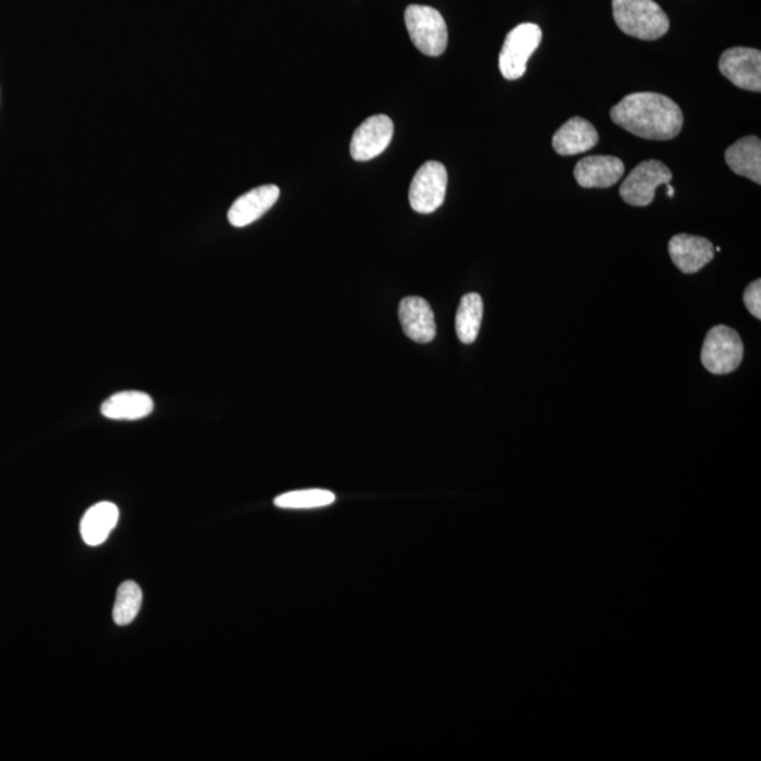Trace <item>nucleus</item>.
<instances>
[{
  "mask_svg": "<svg viewBox=\"0 0 761 761\" xmlns=\"http://www.w3.org/2000/svg\"><path fill=\"white\" fill-rule=\"evenodd\" d=\"M728 166L740 177L761 184V142L759 137L740 138L724 153Z\"/></svg>",
  "mask_w": 761,
  "mask_h": 761,
  "instance_id": "obj_17",
  "label": "nucleus"
},
{
  "mask_svg": "<svg viewBox=\"0 0 761 761\" xmlns=\"http://www.w3.org/2000/svg\"><path fill=\"white\" fill-rule=\"evenodd\" d=\"M611 119L637 137L666 142L681 133L684 115L670 97L655 92H637L612 107Z\"/></svg>",
  "mask_w": 761,
  "mask_h": 761,
  "instance_id": "obj_1",
  "label": "nucleus"
},
{
  "mask_svg": "<svg viewBox=\"0 0 761 761\" xmlns=\"http://www.w3.org/2000/svg\"><path fill=\"white\" fill-rule=\"evenodd\" d=\"M336 496L326 490H303L282 493L274 500L275 507L282 509H312L332 505Z\"/></svg>",
  "mask_w": 761,
  "mask_h": 761,
  "instance_id": "obj_20",
  "label": "nucleus"
},
{
  "mask_svg": "<svg viewBox=\"0 0 761 761\" xmlns=\"http://www.w3.org/2000/svg\"><path fill=\"white\" fill-rule=\"evenodd\" d=\"M154 410L150 395L140 390H123L107 398L101 406V413L112 420H140Z\"/></svg>",
  "mask_w": 761,
  "mask_h": 761,
  "instance_id": "obj_15",
  "label": "nucleus"
},
{
  "mask_svg": "<svg viewBox=\"0 0 761 761\" xmlns=\"http://www.w3.org/2000/svg\"><path fill=\"white\" fill-rule=\"evenodd\" d=\"M406 29L415 48L429 56L445 53L449 43L447 24L439 10L421 4H410L405 12Z\"/></svg>",
  "mask_w": 761,
  "mask_h": 761,
  "instance_id": "obj_3",
  "label": "nucleus"
},
{
  "mask_svg": "<svg viewBox=\"0 0 761 761\" xmlns=\"http://www.w3.org/2000/svg\"><path fill=\"white\" fill-rule=\"evenodd\" d=\"M671 260L684 274H696L713 260L711 241L699 236L677 234L668 243Z\"/></svg>",
  "mask_w": 761,
  "mask_h": 761,
  "instance_id": "obj_11",
  "label": "nucleus"
},
{
  "mask_svg": "<svg viewBox=\"0 0 761 761\" xmlns=\"http://www.w3.org/2000/svg\"><path fill=\"white\" fill-rule=\"evenodd\" d=\"M281 190L277 185H262L241 195L229 209L228 219L234 228H246L259 220L274 207Z\"/></svg>",
  "mask_w": 761,
  "mask_h": 761,
  "instance_id": "obj_10",
  "label": "nucleus"
},
{
  "mask_svg": "<svg viewBox=\"0 0 761 761\" xmlns=\"http://www.w3.org/2000/svg\"><path fill=\"white\" fill-rule=\"evenodd\" d=\"M394 137V123L388 116L368 117L354 132L350 154L358 163L369 161L387 150Z\"/></svg>",
  "mask_w": 761,
  "mask_h": 761,
  "instance_id": "obj_8",
  "label": "nucleus"
},
{
  "mask_svg": "<svg viewBox=\"0 0 761 761\" xmlns=\"http://www.w3.org/2000/svg\"><path fill=\"white\" fill-rule=\"evenodd\" d=\"M667 194L668 198L675 197V188H673L670 184H667Z\"/></svg>",
  "mask_w": 761,
  "mask_h": 761,
  "instance_id": "obj_22",
  "label": "nucleus"
},
{
  "mask_svg": "<svg viewBox=\"0 0 761 761\" xmlns=\"http://www.w3.org/2000/svg\"><path fill=\"white\" fill-rule=\"evenodd\" d=\"M598 132L593 123L583 117H571L553 136V148L560 156H577L587 153L598 144Z\"/></svg>",
  "mask_w": 761,
  "mask_h": 761,
  "instance_id": "obj_14",
  "label": "nucleus"
},
{
  "mask_svg": "<svg viewBox=\"0 0 761 761\" xmlns=\"http://www.w3.org/2000/svg\"><path fill=\"white\" fill-rule=\"evenodd\" d=\"M482 313H484V303L482 298L476 292L467 294L461 298L459 311L456 315V331L460 342L465 344H472L477 341L478 332H480Z\"/></svg>",
  "mask_w": 761,
  "mask_h": 761,
  "instance_id": "obj_18",
  "label": "nucleus"
},
{
  "mask_svg": "<svg viewBox=\"0 0 761 761\" xmlns=\"http://www.w3.org/2000/svg\"><path fill=\"white\" fill-rule=\"evenodd\" d=\"M743 302L755 319H761V281L755 280L744 290Z\"/></svg>",
  "mask_w": 761,
  "mask_h": 761,
  "instance_id": "obj_21",
  "label": "nucleus"
},
{
  "mask_svg": "<svg viewBox=\"0 0 761 761\" xmlns=\"http://www.w3.org/2000/svg\"><path fill=\"white\" fill-rule=\"evenodd\" d=\"M673 174L665 164L650 159L640 163L621 185L619 195L632 207H647L655 200L656 189L670 184Z\"/></svg>",
  "mask_w": 761,
  "mask_h": 761,
  "instance_id": "obj_7",
  "label": "nucleus"
},
{
  "mask_svg": "<svg viewBox=\"0 0 761 761\" xmlns=\"http://www.w3.org/2000/svg\"><path fill=\"white\" fill-rule=\"evenodd\" d=\"M743 342L732 327L719 325L708 332L703 342L701 359L709 373L723 375L733 373L743 359Z\"/></svg>",
  "mask_w": 761,
  "mask_h": 761,
  "instance_id": "obj_5",
  "label": "nucleus"
},
{
  "mask_svg": "<svg viewBox=\"0 0 761 761\" xmlns=\"http://www.w3.org/2000/svg\"><path fill=\"white\" fill-rule=\"evenodd\" d=\"M542 29L534 23H522L508 33L500 54L503 79L517 81L527 72L529 60L542 43Z\"/></svg>",
  "mask_w": 761,
  "mask_h": 761,
  "instance_id": "obj_4",
  "label": "nucleus"
},
{
  "mask_svg": "<svg viewBox=\"0 0 761 761\" xmlns=\"http://www.w3.org/2000/svg\"><path fill=\"white\" fill-rule=\"evenodd\" d=\"M142 604V588L135 581H125L117 588L115 605H113V621L119 626L131 625L138 615Z\"/></svg>",
  "mask_w": 761,
  "mask_h": 761,
  "instance_id": "obj_19",
  "label": "nucleus"
},
{
  "mask_svg": "<svg viewBox=\"0 0 761 761\" xmlns=\"http://www.w3.org/2000/svg\"><path fill=\"white\" fill-rule=\"evenodd\" d=\"M449 175L441 163H425L415 174L409 189L410 207L418 213H434L445 202Z\"/></svg>",
  "mask_w": 761,
  "mask_h": 761,
  "instance_id": "obj_6",
  "label": "nucleus"
},
{
  "mask_svg": "<svg viewBox=\"0 0 761 761\" xmlns=\"http://www.w3.org/2000/svg\"><path fill=\"white\" fill-rule=\"evenodd\" d=\"M399 321L406 336L416 343L435 341L436 321L428 301L419 296H408L399 303Z\"/></svg>",
  "mask_w": 761,
  "mask_h": 761,
  "instance_id": "obj_12",
  "label": "nucleus"
},
{
  "mask_svg": "<svg viewBox=\"0 0 761 761\" xmlns=\"http://www.w3.org/2000/svg\"><path fill=\"white\" fill-rule=\"evenodd\" d=\"M719 71L740 90L761 91V53L755 49L734 48L724 51Z\"/></svg>",
  "mask_w": 761,
  "mask_h": 761,
  "instance_id": "obj_9",
  "label": "nucleus"
},
{
  "mask_svg": "<svg viewBox=\"0 0 761 761\" xmlns=\"http://www.w3.org/2000/svg\"><path fill=\"white\" fill-rule=\"evenodd\" d=\"M625 174L624 163L611 156H590L581 159L574 169L575 181L583 188H611Z\"/></svg>",
  "mask_w": 761,
  "mask_h": 761,
  "instance_id": "obj_13",
  "label": "nucleus"
},
{
  "mask_svg": "<svg viewBox=\"0 0 761 761\" xmlns=\"http://www.w3.org/2000/svg\"><path fill=\"white\" fill-rule=\"evenodd\" d=\"M612 9L616 24L630 38L658 40L670 29V20L655 0H612Z\"/></svg>",
  "mask_w": 761,
  "mask_h": 761,
  "instance_id": "obj_2",
  "label": "nucleus"
},
{
  "mask_svg": "<svg viewBox=\"0 0 761 761\" xmlns=\"http://www.w3.org/2000/svg\"><path fill=\"white\" fill-rule=\"evenodd\" d=\"M119 522V508L112 502H100L87 509L81 521V536L87 546H100L111 536Z\"/></svg>",
  "mask_w": 761,
  "mask_h": 761,
  "instance_id": "obj_16",
  "label": "nucleus"
}]
</instances>
